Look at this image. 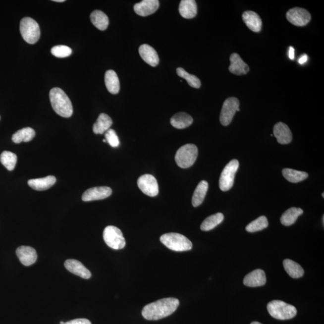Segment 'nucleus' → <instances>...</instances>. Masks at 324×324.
I'll return each instance as SVG.
<instances>
[{"mask_svg": "<svg viewBox=\"0 0 324 324\" xmlns=\"http://www.w3.org/2000/svg\"><path fill=\"white\" fill-rule=\"evenodd\" d=\"M180 301L175 298H164L144 307L142 315L145 319L156 321L169 316L177 309Z\"/></svg>", "mask_w": 324, "mask_h": 324, "instance_id": "f257e3e1", "label": "nucleus"}, {"mask_svg": "<svg viewBox=\"0 0 324 324\" xmlns=\"http://www.w3.org/2000/svg\"><path fill=\"white\" fill-rule=\"evenodd\" d=\"M269 226V221L266 216H260L257 219L252 221L246 226V229L249 232H255L266 229Z\"/></svg>", "mask_w": 324, "mask_h": 324, "instance_id": "72a5a7b5", "label": "nucleus"}, {"mask_svg": "<svg viewBox=\"0 0 324 324\" xmlns=\"http://www.w3.org/2000/svg\"><path fill=\"white\" fill-rule=\"evenodd\" d=\"M251 324H262L258 323V322H256V321H255V322H253Z\"/></svg>", "mask_w": 324, "mask_h": 324, "instance_id": "79ce46f5", "label": "nucleus"}, {"mask_svg": "<svg viewBox=\"0 0 324 324\" xmlns=\"http://www.w3.org/2000/svg\"><path fill=\"white\" fill-rule=\"evenodd\" d=\"M54 1L58 2H64L65 0H54Z\"/></svg>", "mask_w": 324, "mask_h": 324, "instance_id": "a19ab883", "label": "nucleus"}, {"mask_svg": "<svg viewBox=\"0 0 324 324\" xmlns=\"http://www.w3.org/2000/svg\"><path fill=\"white\" fill-rule=\"evenodd\" d=\"M50 99L54 111L62 117L69 118L73 114V106L69 97L59 88H53L50 92Z\"/></svg>", "mask_w": 324, "mask_h": 324, "instance_id": "f03ea898", "label": "nucleus"}, {"mask_svg": "<svg viewBox=\"0 0 324 324\" xmlns=\"http://www.w3.org/2000/svg\"><path fill=\"white\" fill-rule=\"evenodd\" d=\"M323 197L324 198V193H323Z\"/></svg>", "mask_w": 324, "mask_h": 324, "instance_id": "c03bdc74", "label": "nucleus"}, {"mask_svg": "<svg viewBox=\"0 0 324 324\" xmlns=\"http://www.w3.org/2000/svg\"><path fill=\"white\" fill-rule=\"evenodd\" d=\"M243 19L247 27L254 32H260L262 28V20L257 13L246 11L243 14Z\"/></svg>", "mask_w": 324, "mask_h": 324, "instance_id": "aec40b11", "label": "nucleus"}, {"mask_svg": "<svg viewBox=\"0 0 324 324\" xmlns=\"http://www.w3.org/2000/svg\"><path fill=\"white\" fill-rule=\"evenodd\" d=\"M178 9L184 18L192 19L197 15V2L194 0H182Z\"/></svg>", "mask_w": 324, "mask_h": 324, "instance_id": "4be33fe9", "label": "nucleus"}, {"mask_svg": "<svg viewBox=\"0 0 324 324\" xmlns=\"http://www.w3.org/2000/svg\"><path fill=\"white\" fill-rule=\"evenodd\" d=\"M238 167L239 162L236 159L230 161L224 167L219 179V187L221 190L226 192L232 188Z\"/></svg>", "mask_w": 324, "mask_h": 324, "instance_id": "6e6552de", "label": "nucleus"}, {"mask_svg": "<svg viewBox=\"0 0 324 324\" xmlns=\"http://www.w3.org/2000/svg\"><path fill=\"white\" fill-rule=\"evenodd\" d=\"M36 132L35 130L31 127H25L14 133L12 136V141L15 144H19L22 142L28 143L35 138Z\"/></svg>", "mask_w": 324, "mask_h": 324, "instance_id": "c756f323", "label": "nucleus"}, {"mask_svg": "<svg viewBox=\"0 0 324 324\" xmlns=\"http://www.w3.org/2000/svg\"><path fill=\"white\" fill-rule=\"evenodd\" d=\"M138 186L144 194L151 197H156L159 193V186L156 178L150 174L141 176L137 181Z\"/></svg>", "mask_w": 324, "mask_h": 324, "instance_id": "9d476101", "label": "nucleus"}, {"mask_svg": "<svg viewBox=\"0 0 324 324\" xmlns=\"http://www.w3.org/2000/svg\"><path fill=\"white\" fill-rule=\"evenodd\" d=\"M193 118L186 112H178L170 118V124L176 129H183L191 126Z\"/></svg>", "mask_w": 324, "mask_h": 324, "instance_id": "393cba45", "label": "nucleus"}, {"mask_svg": "<svg viewBox=\"0 0 324 324\" xmlns=\"http://www.w3.org/2000/svg\"><path fill=\"white\" fill-rule=\"evenodd\" d=\"M56 180L54 176L49 175L44 178L31 179L28 180V184L34 190L43 191L51 188L56 183Z\"/></svg>", "mask_w": 324, "mask_h": 324, "instance_id": "412c9836", "label": "nucleus"}, {"mask_svg": "<svg viewBox=\"0 0 324 324\" xmlns=\"http://www.w3.org/2000/svg\"><path fill=\"white\" fill-rule=\"evenodd\" d=\"M231 64L229 67V72L236 75H245L249 71L248 65L244 62L238 54H232L230 56Z\"/></svg>", "mask_w": 324, "mask_h": 324, "instance_id": "6ab92c4d", "label": "nucleus"}, {"mask_svg": "<svg viewBox=\"0 0 324 324\" xmlns=\"http://www.w3.org/2000/svg\"><path fill=\"white\" fill-rule=\"evenodd\" d=\"M308 55L305 54V55L301 56V57L299 59H298V63H299L300 64H304L306 63L307 61H308Z\"/></svg>", "mask_w": 324, "mask_h": 324, "instance_id": "58836bf2", "label": "nucleus"}, {"mask_svg": "<svg viewBox=\"0 0 324 324\" xmlns=\"http://www.w3.org/2000/svg\"><path fill=\"white\" fill-rule=\"evenodd\" d=\"M105 139L112 147H118L120 146V141L114 130L109 129L105 133Z\"/></svg>", "mask_w": 324, "mask_h": 324, "instance_id": "e433bc0d", "label": "nucleus"}, {"mask_svg": "<svg viewBox=\"0 0 324 324\" xmlns=\"http://www.w3.org/2000/svg\"><path fill=\"white\" fill-rule=\"evenodd\" d=\"M111 188L107 186L92 187L88 189L82 195V200L85 202L104 200L111 195Z\"/></svg>", "mask_w": 324, "mask_h": 324, "instance_id": "f8f14e48", "label": "nucleus"}, {"mask_svg": "<svg viewBox=\"0 0 324 324\" xmlns=\"http://www.w3.org/2000/svg\"><path fill=\"white\" fill-rule=\"evenodd\" d=\"M274 135L280 144H288L292 141V135L291 130L286 124L279 122L274 125Z\"/></svg>", "mask_w": 324, "mask_h": 324, "instance_id": "f3484780", "label": "nucleus"}, {"mask_svg": "<svg viewBox=\"0 0 324 324\" xmlns=\"http://www.w3.org/2000/svg\"><path fill=\"white\" fill-rule=\"evenodd\" d=\"M303 213L302 209L296 207H292L287 210L280 218L281 223L284 226H291L297 221L298 217Z\"/></svg>", "mask_w": 324, "mask_h": 324, "instance_id": "c85d7f7f", "label": "nucleus"}, {"mask_svg": "<svg viewBox=\"0 0 324 324\" xmlns=\"http://www.w3.org/2000/svg\"><path fill=\"white\" fill-rule=\"evenodd\" d=\"M282 174L286 180L293 183L305 180L309 176L307 172L289 168L283 169Z\"/></svg>", "mask_w": 324, "mask_h": 324, "instance_id": "2f4dec72", "label": "nucleus"}, {"mask_svg": "<svg viewBox=\"0 0 324 324\" xmlns=\"http://www.w3.org/2000/svg\"><path fill=\"white\" fill-rule=\"evenodd\" d=\"M17 156L12 152L4 151L0 156V161L7 170H13L15 169L17 163Z\"/></svg>", "mask_w": 324, "mask_h": 324, "instance_id": "473e14b6", "label": "nucleus"}, {"mask_svg": "<svg viewBox=\"0 0 324 324\" xmlns=\"http://www.w3.org/2000/svg\"><path fill=\"white\" fill-rule=\"evenodd\" d=\"M20 32L28 44L33 45L38 42L41 37V30L35 20L25 17L20 22Z\"/></svg>", "mask_w": 324, "mask_h": 324, "instance_id": "423d86ee", "label": "nucleus"}, {"mask_svg": "<svg viewBox=\"0 0 324 324\" xmlns=\"http://www.w3.org/2000/svg\"><path fill=\"white\" fill-rule=\"evenodd\" d=\"M0 119H1V116H0Z\"/></svg>", "mask_w": 324, "mask_h": 324, "instance_id": "a18cd8bd", "label": "nucleus"}, {"mask_svg": "<svg viewBox=\"0 0 324 324\" xmlns=\"http://www.w3.org/2000/svg\"><path fill=\"white\" fill-rule=\"evenodd\" d=\"M103 141L104 142V143H106L107 142L106 139H104Z\"/></svg>", "mask_w": 324, "mask_h": 324, "instance_id": "37998d69", "label": "nucleus"}, {"mask_svg": "<svg viewBox=\"0 0 324 324\" xmlns=\"http://www.w3.org/2000/svg\"><path fill=\"white\" fill-rule=\"evenodd\" d=\"M209 183L206 181H201L193 193L192 203L193 206L197 207L203 204L208 191Z\"/></svg>", "mask_w": 324, "mask_h": 324, "instance_id": "a878e982", "label": "nucleus"}, {"mask_svg": "<svg viewBox=\"0 0 324 324\" xmlns=\"http://www.w3.org/2000/svg\"><path fill=\"white\" fill-rule=\"evenodd\" d=\"M159 7L158 0H144L134 5V10L137 15L147 16L155 13Z\"/></svg>", "mask_w": 324, "mask_h": 324, "instance_id": "4468645a", "label": "nucleus"}, {"mask_svg": "<svg viewBox=\"0 0 324 324\" xmlns=\"http://www.w3.org/2000/svg\"><path fill=\"white\" fill-rule=\"evenodd\" d=\"M64 266L68 271L85 279H89L92 277L89 270L78 260H68L65 262Z\"/></svg>", "mask_w": 324, "mask_h": 324, "instance_id": "dca6fc26", "label": "nucleus"}, {"mask_svg": "<svg viewBox=\"0 0 324 324\" xmlns=\"http://www.w3.org/2000/svg\"><path fill=\"white\" fill-rule=\"evenodd\" d=\"M16 255L20 262L25 266H30L36 263L38 255L36 250L30 246H22L16 250Z\"/></svg>", "mask_w": 324, "mask_h": 324, "instance_id": "ddd939ff", "label": "nucleus"}, {"mask_svg": "<svg viewBox=\"0 0 324 324\" xmlns=\"http://www.w3.org/2000/svg\"><path fill=\"white\" fill-rule=\"evenodd\" d=\"M63 324H92V323L87 319H76L68 321V322L64 323Z\"/></svg>", "mask_w": 324, "mask_h": 324, "instance_id": "4c0bfd02", "label": "nucleus"}, {"mask_svg": "<svg viewBox=\"0 0 324 324\" xmlns=\"http://www.w3.org/2000/svg\"><path fill=\"white\" fill-rule=\"evenodd\" d=\"M294 48L292 47H289V58L291 59H294Z\"/></svg>", "mask_w": 324, "mask_h": 324, "instance_id": "ea45409f", "label": "nucleus"}, {"mask_svg": "<svg viewBox=\"0 0 324 324\" xmlns=\"http://www.w3.org/2000/svg\"><path fill=\"white\" fill-rule=\"evenodd\" d=\"M283 265L287 273L292 278H300L305 273L303 269L299 264L289 259H286L283 261Z\"/></svg>", "mask_w": 324, "mask_h": 324, "instance_id": "cd10ccee", "label": "nucleus"}, {"mask_svg": "<svg viewBox=\"0 0 324 324\" xmlns=\"http://www.w3.org/2000/svg\"><path fill=\"white\" fill-rule=\"evenodd\" d=\"M112 125V120L109 115L105 113H101L98 120L93 124V130L95 134H104L110 129Z\"/></svg>", "mask_w": 324, "mask_h": 324, "instance_id": "b1692460", "label": "nucleus"}, {"mask_svg": "<svg viewBox=\"0 0 324 324\" xmlns=\"http://www.w3.org/2000/svg\"><path fill=\"white\" fill-rule=\"evenodd\" d=\"M286 18L292 24L298 27L305 26L311 19V14L308 10L300 7L290 9L286 13Z\"/></svg>", "mask_w": 324, "mask_h": 324, "instance_id": "9b49d317", "label": "nucleus"}, {"mask_svg": "<svg viewBox=\"0 0 324 324\" xmlns=\"http://www.w3.org/2000/svg\"><path fill=\"white\" fill-rule=\"evenodd\" d=\"M139 53L142 59L150 66H157L159 63V57L157 52L149 45H142L139 48Z\"/></svg>", "mask_w": 324, "mask_h": 324, "instance_id": "a211bd4d", "label": "nucleus"}, {"mask_svg": "<svg viewBox=\"0 0 324 324\" xmlns=\"http://www.w3.org/2000/svg\"><path fill=\"white\" fill-rule=\"evenodd\" d=\"M198 155V150L194 144L184 145L176 153L175 162L181 168L186 169L191 167L195 163Z\"/></svg>", "mask_w": 324, "mask_h": 324, "instance_id": "39448f33", "label": "nucleus"}, {"mask_svg": "<svg viewBox=\"0 0 324 324\" xmlns=\"http://www.w3.org/2000/svg\"><path fill=\"white\" fill-rule=\"evenodd\" d=\"M176 71H177V75L180 77L186 79L190 87L195 88V89H199V88L201 87V82L197 76L187 72L185 70L181 67L177 68Z\"/></svg>", "mask_w": 324, "mask_h": 324, "instance_id": "f704fd0d", "label": "nucleus"}, {"mask_svg": "<svg viewBox=\"0 0 324 324\" xmlns=\"http://www.w3.org/2000/svg\"><path fill=\"white\" fill-rule=\"evenodd\" d=\"M105 82L107 89L110 93L116 95L120 92V81L115 71L112 70L107 71L105 75Z\"/></svg>", "mask_w": 324, "mask_h": 324, "instance_id": "5701e85b", "label": "nucleus"}, {"mask_svg": "<svg viewBox=\"0 0 324 324\" xmlns=\"http://www.w3.org/2000/svg\"><path fill=\"white\" fill-rule=\"evenodd\" d=\"M266 281L265 272L263 270L257 269L246 275L243 283L246 286L258 287L265 285Z\"/></svg>", "mask_w": 324, "mask_h": 324, "instance_id": "2eb2a0df", "label": "nucleus"}, {"mask_svg": "<svg viewBox=\"0 0 324 324\" xmlns=\"http://www.w3.org/2000/svg\"><path fill=\"white\" fill-rule=\"evenodd\" d=\"M90 19L92 24L101 31L107 30L109 25V19L104 12L101 10H95L90 15Z\"/></svg>", "mask_w": 324, "mask_h": 324, "instance_id": "bb28decb", "label": "nucleus"}, {"mask_svg": "<svg viewBox=\"0 0 324 324\" xmlns=\"http://www.w3.org/2000/svg\"><path fill=\"white\" fill-rule=\"evenodd\" d=\"M240 102L237 98H229L224 102L221 108L220 121L224 126H228L237 111H240Z\"/></svg>", "mask_w": 324, "mask_h": 324, "instance_id": "1a4fd4ad", "label": "nucleus"}, {"mask_svg": "<svg viewBox=\"0 0 324 324\" xmlns=\"http://www.w3.org/2000/svg\"><path fill=\"white\" fill-rule=\"evenodd\" d=\"M104 240L108 246L114 250L123 249L126 240L121 230L114 226H108L105 228Z\"/></svg>", "mask_w": 324, "mask_h": 324, "instance_id": "0eeeda50", "label": "nucleus"}, {"mask_svg": "<svg viewBox=\"0 0 324 324\" xmlns=\"http://www.w3.org/2000/svg\"><path fill=\"white\" fill-rule=\"evenodd\" d=\"M51 54L58 58L67 57L72 54V51L70 48L64 45H57L54 47L51 50Z\"/></svg>", "mask_w": 324, "mask_h": 324, "instance_id": "c9c22d12", "label": "nucleus"}, {"mask_svg": "<svg viewBox=\"0 0 324 324\" xmlns=\"http://www.w3.org/2000/svg\"><path fill=\"white\" fill-rule=\"evenodd\" d=\"M162 244L167 248L176 252H185L192 249V243L188 238L178 233H167L160 238Z\"/></svg>", "mask_w": 324, "mask_h": 324, "instance_id": "7ed1b4c3", "label": "nucleus"}, {"mask_svg": "<svg viewBox=\"0 0 324 324\" xmlns=\"http://www.w3.org/2000/svg\"><path fill=\"white\" fill-rule=\"evenodd\" d=\"M267 309L272 318L279 320L292 319L296 316L297 311L294 306L280 300L270 301Z\"/></svg>", "mask_w": 324, "mask_h": 324, "instance_id": "20e7f679", "label": "nucleus"}, {"mask_svg": "<svg viewBox=\"0 0 324 324\" xmlns=\"http://www.w3.org/2000/svg\"><path fill=\"white\" fill-rule=\"evenodd\" d=\"M224 216L221 213L210 216L202 223L201 229L203 231H209L222 222Z\"/></svg>", "mask_w": 324, "mask_h": 324, "instance_id": "7c9ffc66", "label": "nucleus"}]
</instances>
